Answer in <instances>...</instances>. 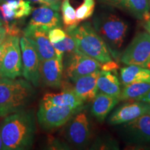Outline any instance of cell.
<instances>
[{
    "label": "cell",
    "instance_id": "cell-1",
    "mask_svg": "<svg viewBox=\"0 0 150 150\" xmlns=\"http://www.w3.org/2000/svg\"><path fill=\"white\" fill-rule=\"evenodd\" d=\"M4 149L21 150L31 147L35 133L33 112L21 110L7 115L0 127Z\"/></svg>",
    "mask_w": 150,
    "mask_h": 150
},
{
    "label": "cell",
    "instance_id": "cell-2",
    "mask_svg": "<svg viewBox=\"0 0 150 150\" xmlns=\"http://www.w3.org/2000/svg\"><path fill=\"white\" fill-rule=\"evenodd\" d=\"M33 93L29 81L0 77V117L23 110Z\"/></svg>",
    "mask_w": 150,
    "mask_h": 150
},
{
    "label": "cell",
    "instance_id": "cell-3",
    "mask_svg": "<svg viewBox=\"0 0 150 150\" xmlns=\"http://www.w3.org/2000/svg\"><path fill=\"white\" fill-rule=\"evenodd\" d=\"M66 32L73 38L76 48L82 53L102 64L112 61L107 45L90 22H85L73 29L66 30Z\"/></svg>",
    "mask_w": 150,
    "mask_h": 150
},
{
    "label": "cell",
    "instance_id": "cell-4",
    "mask_svg": "<svg viewBox=\"0 0 150 150\" xmlns=\"http://www.w3.org/2000/svg\"><path fill=\"white\" fill-rule=\"evenodd\" d=\"M94 28L107 45L110 52L116 56L122 46L128 26L122 19L112 13H102L94 19Z\"/></svg>",
    "mask_w": 150,
    "mask_h": 150
},
{
    "label": "cell",
    "instance_id": "cell-5",
    "mask_svg": "<svg viewBox=\"0 0 150 150\" xmlns=\"http://www.w3.org/2000/svg\"><path fill=\"white\" fill-rule=\"evenodd\" d=\"M81 110V108L56 106L41 101L37 113L38 121L42 129L51 130L64 125Z\"/></svg>",
    "mask_w": 150,
    "mask_h": 150
},
{
    "label": "cell",
    "instance_id": "cell-6",
    "mask_svg": "<svg viewBox=\"0 0 150 150\" xmlns=\"http://www.w3.org/2000/svg\"><path fill=\"white\" fill-rule=\"evenodd\" d=\"M6 45L0 59V77L16 79L22 74L19 36L7 35Z\"/></svg>",
    "mask_w": 150,
    "mask_h": 150
},
{
    "label": "cell",
    "instance_id": "cell-7",
    "mask_svg": "<svg viewBox=\"0 0 150 150\" xmlns=\"http://www.w3.org/2000/svg\"><path fill=\"white\" fill-rule=\"evenodd\" d=\"M121 61L127 65L149 67L150 65V35L138 33L121 56Z\"/></svg>",
    "mask_w": 150,
    "mask_h": 150
},
{
    "label": "cell",
    "instance_id": "cell-8",
    "mask_svg": "<svg viewBox=\"0 0 150 150\" xmlns=\"http://www.w3.org/2000/svg\"><path fill=\"white\" fill-rule=\"evenodd\" d=\"M22 50V75L33 86H38L40 81V60L32 45L23 36L20 40Z\"/></svg>",
    "mask_w": 150,
    "mask_h": 150
},
{
    "label": "cell",
    "instance_id": "cell-9",
    "mask_svg": "<svg viewBox=\"0 0 150 150\" xmlns=\"http://www.w3.org/2000/svg\"><path fill=\"white\" fill-rule=\"evenodd\" d=\"M66 67L67 77L73 82L85 75L101 70L102 63L76 50L70 54Z\"/></svg>",
    "mask_w": 150,
    "mask_h": 150
},
{
    "label": "cell",
    "instance_id": "cell-10",
    "mask_svg": "<svg viewBox=\"0 0 150 150\" xmlns=\"http://www.w3.org/2000/svg\"><path fill=\"white\" fill-rule=\"evenodd\" d=\"M48 30L42 27L28 25L24 30V36L32 45L40 62L56 57V52L48 37Z\"/></svg>",
    "mask_w": 150,
    "mask_h": 150
},
{
    "label": "cell",
    "instance_id": "cell-11",
    "mask_svg": "<svg viewBox=\"0 0 150 150\" xmlns=\"http://www.w3.org/2000/svg\"><path fill=\"white\" fill-rule=\"evenodd\" d=\"M65 136L67 141L75 147H83L88 143L91 130L86 113H76L67 127Z\"/></svg>",
    "mask_w": 150,
    "mask_h": 150
},
{
    "label": "cell",
    "instance_id": "cell-12",
    "mask_svg": "<svg viewBox=\"0 0 150 150\" xmlns=\"http://www.w3.org/2000/svg\"><path fill=\"white\" fill-rule=\"evenodd\" d=\"M147 113H150V104L138 101L124 104L118 108L110 115L108 122L112 125L125 124Z\"/></svg>",
    "mask_w": 150,
    "mask_h": 150
},
{
    "label": "cell",
    "instance_id": "cell-13",
    "mask_svg": "<svg viewBox=\"0 0 150 150\" xmlns=\"http://www.w3.org/2000/svg\"><path fill=\"white\" fill-rule=\"evenodd\" d=\"M125 132L134 142H150V113L125 123Z\"/></svg>",
    "mask_w": 150,
    "mask_h": 150
},
{
    "label": "cell",
    "instance_id": "cell-14",
    "mask_svg": "<svg viewBox=\"0 0 150 150\" xmlns=\"http://www.w3.org/2000/svg\"><path fill=\"white\" fill-rule=\"evenodd\" d=\"M63 65L57 58L40 62V79L47 86L59 88L62 85Z\"/></svg>",
    "mask_w": 150,
    "mask_h": 150
},
{
    "label": "cell",
    "instance_id": "cell-15",
    "mask_svg": "<svg viewBox=\"0 0 150 150\" xmlns=\"http://www.w3.org/2000/svg\"><path fill=\"white\" fill-rule=\"evenodd\" d=\"M61 19L59 12L43 5L32 11L29 25L42 27L49 31L52 28L61 27Z\"/></svg>",
    "mask_w": 150,
    "mask_h": 150
},
{
    "label": "cell",
    "instance_id": "cell-16",
    "mask_svg": "<svg viewBox=\"0 0 150 150\" xmlns=\"http://www.w3.org/2000/svg\"><path fill=\"white\" fill-rule=\"evenodd\" d=\"M100 70L81 76L74 81L73 91L84 102H91L97 95V80Z\"/></svg>",
    "mask_w": 150,
    "mask_h": 150
},
{
    "label": "cell",
    "instance_id": "cell-17",
    "mask_svg": "<svg viewBox=\"0 0 150 150\" xmlns=\"http://www.w3.org/2000/svg\"><path fill=\"white\" fill-rule=\"evenodd\" d=\"M42 101L56 106H69L76 108H81L84 102V101L70 88H66L60 93L46 94L43 97Z\"/></svg>",
    "mask_w": 150,
    "mask_h": 150
},
{
    "label": "cell",
    "instance_id": "cell-18",
    "mask_svg": "<svg viewBox=\"0 0 150 150\" xmlns=\"http://www.w3.org/2000/svg\"><path fill=\"white\" fill-rule=\"evenodd\" d=\"M119 101L120 99L117 97L110 96L102 93L97 94L92 105V113L97 120L103 122Z\"/></svg>",
    "mask_w": 150,
    "mask_h": 150
},
{
    "label": "cell",
    "instance_id": "cell-19",
    "mask_svg": "<svg viewBox=\"0 0 150 150\" xmlns=\"http://www.w3.org/2000/svg\"><path fill=\"white\" fill-rule=\"evenodd\" d=\"M97 86L100 93L120 99L122 92L120 84L117 76L110 71L100 70L97 77Z\"/></svg>",
    "mask_w": 150,
    "mask_h": 150
},
{
    "label": "cell",
    "instance_id": "cell-20",
    "mask_svg": "<svg viewBox=\"0 0 150 150\" xmlns=\"http://www.w3.org/2000/svg\"><path fill=\"white\" fill-rule=\"evenodd\" d=\"M120 78L125 86L137 82L150 83V70L138 65H128L120 69Z\"/></svg>",
    "mask_w": 150,
    "mask_h": 150
},
{
    "label": "cell",
    "instance_id": "cell-21",
    "mask_svg": "<svg viewBox=\"0 0 150 150\" xmlns=\"http://www.w3.org/2000/svg\"><path fill=\"white\" fill-rule=\"evenodd\" d=\"M133 16L140 20L150 18V0H117Z\"/></svg>",
    "mask_w": 150,
    "mask_h": 150
},
{
    "label": "cell",
    "instance_id": "cell-22",
    "mask_svg": "<svg viewBox=\"0 0 150 150\" xmlns=\"http://www.w3.org/2000/svg\"><path fill=\"white\" fill-rule=\"evenodd\" d=\"M150 91V83L137 82L125 86L121 92L120 100L138 99Z\"/></svg>",
    "mask_w": 150,
    "mask_h": 150
},
{
    "label": "cell",
    "instance_id": "cell-23",
    "mask_svg": "<svg viewBox=\"0 0 150 150\" xmlns=\"http://www.w3.org/2000/svg\"><path fill=\"white\" fill-rule=\"evenodd\" d=\"M61 8L62 20L65 29L68 30L77 27L79 23L76 18V11L70 4V0H63Z\"/></svg>",
    "mask_w": 150,
    "mask_h": 150
},
{
    "label": "cell",
    "instance_id": "cell-24",
    "mask_svg": "<svg viewBox=\"0 0 150 150\" xmlns=\"http://www.w3.org/2000/svg\"><path fill=\"white\" fill-rule=\"evenodd\" d=\"M52 45L55 50L56 58L61 61H63V54L65 52L71 54L77 50L74 40L67 33L66 37L63 40L60 41L59 42L54 43L52 44Z\"/></svg>",
    "mask_w": 150,
    "mask_h": 150
},
{
    "label": "cell",
    "instance_id": "cell-25",
    "mask_svg": "<svg viewBox=\"0 0 150 150\" xmlns=\"http://www.w3.org/2000/svg\"><path fill=\"white\" fill-rule=\"evenodd\" d=\"M95 0H83L82 4L76 10V18L79 23L91 18L95 11Z\"/></svg>",
    "mask_w": 150,
    "mask_h": 150
},
{
    "label": "cell",
    "instance_id": "cell-26",
    "mask_svg": "<svg viewBox=\"0 0 150 150\" xmlns=\"http://www.w3.org/2000/svg\"><path fill=\"white\" fill-rule=\"evenodd\" d=\"M8 3L16 13V20L28 16L32 11V7L30 5L29 1L18 0V1H8Z\"/></svg>",
    "mask_w": 150,
    "mask_h": 150
},
{
    "label": "cell",
    "instance_id": "cell-27",
    "mask_svg": "<svg viewBox=\"0 0 150 150\" xmlns=\"http://www.w3.org/2000/svg\"><path fill=\"white\" fill-rule=\"evenodd\" d=\"M67 32L60 27H54L50 29L48 31V37L52 44L59 42L63 40L66 37Z\"/></svg>",
    "mask_w": 150,
    "mask_h": 150
},
{
    "label": "cell",
    "instance_id": "cell-28",
    "mask_svg": "<svg viewBox=\"0 0 150 150\" xmlns=\"http://www.w3.org/2000/svg\"><path fill=\"white\" fill-rule=\"evenodd\" d=\"M63 0H42V4L47 6L54 10L59 11L61 6Z\"/></svg>",
    "mask_w": 150,
    "mask_h": 150
},
{
    "label": "cell",
    "instance_id": "cell-29",
    "mask_svg": "<svg viewBox=\"0 0 150 150\" xmlns=\"http://www.w3.org/2000/svg\"><path fill=\"white\" fill-rule=\"evenodd\" d=\"M118 65L115 62L110 61L106 63H102V66H101V70L104 71H110V70H115L117 69Z\"/></svg>",
    "mask_w": 150,
    "mask_h": 150
},
{
    "label": "cell",
    "instance_id": "cell-30",
    "mask_svg": "<svg viewBox=\"0 0 150 150\" xmlns=\"http://www.w3.org/2000/svg\"><path fill=\"white\" fill-rule=\"evenodd\" d=\"M7 34L4 27H0V45L6 38Z\"/></svg>",
    "mask_w": 150,
    "mask_h": 150
},
{
    "label": "cell",
    "instance_id": "cell-31",
    "mask_svg": "<svg viewBox=\"0 0 150 150\" xmlns=\"http://www.w3.org/2000/svg\"><path fill=\"white\" fill-rule=\"evenodd\" d=\"M136 101H140V102H144L150 104V91L148 92L147 93H146L145 95H144L143 96H142L140 98L136 99Z\"/></svg>",
    "mask_w": 150,
    "mask_h": 150
},
{
    "label": "cell",
    "instance_id": "cell-32",
    "mask_svg": "<svg viewBox=\"0 0 150 150\" xmlns=\"http://www.w3.org/2000/svg\"><path fill=\"white\" fill-rule=\"evenodd\" d=\"M144 27L147 31V32L150 35V18L145 20V23L144 24Z\"/></svg>",
    "mask_w": 150,
    "mask_h": 150
},
{
    "label": "cell",
    "instance_id": "cell-33",
    "mask_svg": "<svg viewBox=\"0 0 150 150\" xmlns=\"http://www.w3.org/2000/svg\"><path fill=\"white\" fill-rule=\"evenodd\" d=\"M6 45V41L5 40L1 45H0V59H1V56H2V54L4 53V51Z\"/></svg>",
    "mask_w": 150,
    "mask_h": 150
},
{
    "label": "cell",
    "instance_id": "cell-34",
    "mask_svg": "<svg viewBox=\"0 0 150 150\" xmlns=\"http://www.w3.org/2000/svg\"><path fill=\"white\" fill-rule=\"evenodd\" d=\"M0 149H4V144L2 138H1V133H0Z\"/></svg>",
    "mask_w": 150,
    "mask_h": 150
},
{
    "label": "cell",
    "instance_id": "cell-35",
    "mask_svg": "<svg viewBox=\"0 0 150 150\" xmlns=\"http://www.w3.org/2000/svg\"><path fill=\"white\" fill-rule=\"evenodd\" d=\"M29 1H30V2H33V3L41 4H42V0H29Z\"/></svg>",
    "mask_w": 150,
    "mask_h": 150
},
{
    "label": "cell",
    "instance_id": "cell-36",
    "mask_svg": "<svg viewBox=\"0 0 150 150\" xmlns=\"http://www.w3.org/2000/svg\"><path fill=\"white\" fill-rule=\"evenodd\" d=\"M1 1H5V2H8V1H18V0H1Z\"/></svg>",
    "mask_w": 150,
    "mask_h": 150
},
{
    "label": "cell",
    "instance_id": "cell-37",
    "mask_svg": "<svg viewBox=\"0 0 150 150\" xmlns=\"http://www.w3.org/2000/svg\"><path fill=\"white\" fill-rule=\"evenodd\" d=\"M2 25H3V22L1 20V19H0V27H2Z\"/></svg>",
    "mask_w": 150,
    "mask_h": 150
}]
</instances>
